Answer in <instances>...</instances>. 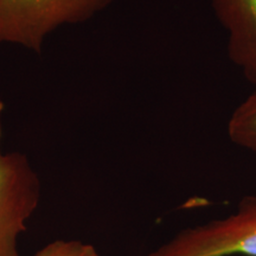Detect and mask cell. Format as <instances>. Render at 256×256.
Wrapping results in <instances>:
<instances>
[{"label":"cell","instance_id":"1","mask_svg":"<svg viewBox=\"0 0 256 256\" xmlns=\"http://www.w3.org/2000/svg\"><path fill=\"white\" fill-rule=\"evenodd\" d=\"M114 0H0V44L40 52L46 37L63 25L88 20Z\"/></svg>","mask_w":256,"mask_h":256},{"label":"cell","instance_id":"2","mask_svg":"<svg viewBox=\"0 0 256 256\" xmlns=\"http://www.w3.org/2000/svg\"><path fill=\"white\" fill-rule=\"evenodd\" d=\"M256 256V194L222 218L188 226L146 256Z\"/></svg>","mask_w":256,"mask_h":256},{"label":"cell","instance_id":"3","mask_svg":"<svg viewBox=\"0 0 256 256\" xmlns=\"http://www.w3.org/2000/svg\"><path fill=\"white\" fill-rule=\"evenodd\" d=\"M40 200V178L26 156L0 152V256H19L18 238Z\"/></svg>","mask_w":256,"mask_h":256},{"label":"cell","instance_id":"4","mask_svg":"<svg viewBox=\"0 0 256 256\" xmlns=\"http://www.w3.org/2000/svg\"><path fill=\"white\" fill-rule=\"evenodd\" d=\"M226 34L229 60L256 89V0H211Z\"/></svg>","mask_w":256,"mask_h":256},{"label":"cell","instance_id":"5","mask_svg":"<svg viewBox=\"0 0 256 256\" xmlns=\"http://www.w3.org/2000/svg\"><path fill=\"white\" fill-rule=\"evenodd\" d=\"M226 132L230 142L256 156V89L234 110Z\"/></svg>","mask_w":256,"mask_h":256},{"label":"cell","instance_id":"6","mask_svg":"<svg viewBox=\"0 0 256 256\" xmlns=\"http://www.w3.org/2000/svg\"><path fill=\"white\" fill-rule=\"evenodd\" d=\"M32 256H100L94 246L80 241H54Z\"/></svg>","mask_w":256,"mask_h":256}]
</instances>
